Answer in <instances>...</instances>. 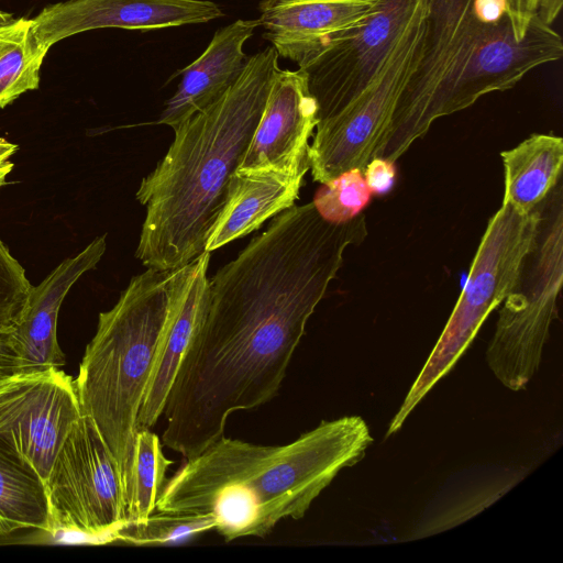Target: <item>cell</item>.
I'll use <instances>...</instances> for the list:
<instances>
[{
	"mask_svg": "<svg viewBox=\"0 0 563 563\" xmlns=\"http://www.w3.org/2000/svg\"><path fill=\"white\" fill-rule=\"evenodd\" d=\"M349 244L339 228L291 207L209 279L162 415L167 448L191 459L223 435L232 413L277 394Z\"/></svg>",
	"mask_w": 563,
	"mask_h": 563,
	"instance_id": "cell-1",
	"label": "cell"
},
{
	"mask_svg": "<svg viewBox=\"0 0 563 563\" xmlns=\"http://www.w3.org/2000/svg\"><path fill=\"white\" fill-rule=\"evenodd\" d=\"M373 441L360 416L322 421L284 445L222 435L167 478L156 510L211 515L214 530L227 542L264 537L283 519H301L343 468L364 457Z\"/></svg>",
	"mask_w": 563,
	"mask_h": 563,
	"instance_id": "cell-2",
	"label": "cell"
},
{
	"mask_svg": "<svg viewBox=\"0 0 563 563\" xmlns=\"http://www.w3.org/2000/svg\"><path fill=\"white\" fill-rule=\"evenodd\" d=\"M278 56L271 46L247 58L219 100L174 129L166 155L136 191L146 208L135 253L143 265L172 271L205 252L280 69Z\"/></svg>",
	"mask_w": 563,
	"mask_h": 563,
	"instance_id": "cell-3",
	"label": "cell"
},
{
	"mask_svg": "<svg viewBox=\"0 0 563 563\" xmlns=\"http://www.w3.org/2000/svg\"><path fill=\"white\" fill-rule=\"evenodd\" d=\"M173 272L147 268L131 279L110 310L99 313L74 379L81 413L93 420L118 462L122 483L169 311Z\"/></svg>",
	"mask_w": 563,
	"mask_h": 563,
	"instance_id": "cell-4",
	"label": "cell"
},
{
	"mask_svg": "<svg viewBox=\"0 0 563 563\" xmlns=\"http://www.w3.org/2000/svg\"><path fill=\"white\" fill-rule=\"evenodd\" d=\"M539 221L516 282L503 300L486 350L495 377L510 390L530 383L541 363L563 280L562 179L539 205Z\"/></svg>",
	"mask_w": 563,
	"mask_h": 563,
	"instance_id": "cell-5",
	"label": "cell"
},
{
	"mask_svg": "<svg viewBox=\"0 0 563 563\" xmlns=\"http://www.w3.org/2000/svg\"><path fill=\"white\" fill-rule=\"evenodd\" d=\"M539 216V205L522 212L503 202L489 219L446 325L391 419L386 437L401 428L434 384L451 371L488 314L509 294L534 239Z\"/></svg>",
	"mask_w": 563,
	"mask_h": 563,
	"instance_id": "cell-6",
	"label": "cell"
},
{
	"mask_svg": "<svg viewBox=\"0 0 563 563\" xmlns=\"http://www.w3.org/2000/svg\"><path fill=\"white\" fill-rule=\"evenodd\" d=\"M498 18L479 0H428L420 54L396 103L378 157L396 162L437 119L446 115L451 92L482 23Z\"/></svg>",
	"mask_w": 563,
	"mask_h": 563,
	"instance_id": "cell-7",
	"label": "cell"
},
{
	"mask_svg": "<svg viewBox=\"0 0 563 563\" xmlns=\"http://www.w3.org/2000/svg\"><path fill=\"white\" fill-rule=\"evenodd\" d=\"M428 0H422L366 88L343 110L319 121L308 148L316 181L327 183L351 168L364 170L378 156L400 93L418 60Z\"/></svg>",
	"mask_w": 563,
	"mask_h": 563,
	"instance_id": "cell-8",
	"label": "cell"
},
{
	"mask_svg": "<svg viewBox=\"0 0 563 563\" xmlns=\"http://www.w3.org/2000/svg\"><path fill=\"white\" fill-rule=\"evenodd\" d=\"M53 532L75 531L114 541L125 521L121 472L93 420L81 415L45 482Z\"/></svg>",
	"mask_w": 563,
	"mask_h": 563,
	"instance_id": "cell-9",
	"label": "cell"
},
{
	"mask_svg": "<svg viewBox=\"0 0 563 563\" xmlns=\"http://www.w3.org/2000/svg\"><path fill=\"white\" fill-rule=\"evenodd\" d=\"M421 1L375 0L362 22L335 34L298 64L317 102L318 122L339 113L366 88Z\"/></svg>",
	"mask_w": 563,
	"mask_h": 563,
	"instance_id": "cell-10",
	"label": "cell"
},
{
	"mask_svg": "<svg viewBox=\"0 0 563 563\" xmlns=\"http://www.w3.org/2000/svg\"><path fill=\"white\" fill-rule=\"evenodd\" d=\"M81 410L71 376L59 368L0 379V451L46 482Z\"/></svg>",
	"mask_w": 563,
	"mask_h": 563,
	"instance_id": "cell-11",
	"label": "cell"
},
{
	"mask_svg": "<svg viewBox=\"0 0 563 563\" xmlns=\"http://www.w3.org/2000/svg\"><path fill=\"white\" fill-rule=\"evenodd\" d=\"M561 35L537 15L522 38L515 36L508 14L485 20L451 92L446 115L468 108L481 97L516 86L532 69L559 60Z\"/></svg>",
	"mask_w": 563,
	"mask_h": 563,
	"instance_id": "cell-12",
	"label": "cell"
},
{
	"mask_svg": "<svg viewBox=\"0 0 563 563\" xmlns=\"http://www.w3.org/2000/svg\"><path fill=\"white\" fill-rule=\"evenodd\" d=\"M208 0H67L45 7L32 19L38 47L97 29L151 30L206 23L222 16Z\"/></svg>",
	"mask_w": 563,
	"mask_h": 563,
	"instance_id": "cell-13",
	"label": "cell"
},
{
	"mask_svg": "<svg viewBox=\"0 0 563 563\" xmlns=\"http://www.w3.org/2000/svg\"><path fill=\"white\" fill-rule=\"evenodd\" d=\"M318 123V106L300 70L279 69L262 117L236 169L307 173L309 139Z\"/></svg>",
	"mask_w": 563,
	"mask_h": 563,
	"instance_id": "cell-14",
	"label": "cell"
},
{
	"mask_svg": "<svg viewBox=\"0 0 563 563\" xmlns=\"http://www.w3.org/2000/svg\"><path fill=\"white\" fill-rule=\"evenodd\" d=\"M107 235H100L82 251L56 266L37 286H32L15 320L8 327L10 345L21 372L60 368L65 355L57 342V316L73 285L95 268L103 256Z\"/></svg>",
	"mask_w": 563,
	"mask_h": 563,
	"instance_id": "cell-15",
	"label": "cell"
},
{
	"mask_svg": "<svg viewBox=\"0 0 563 563\" xmlns=\"http://www.w3.org/2000/svg\"><path fill=\"white\" fill-rule=\"evenodd\" d=\"M209 261L210 252H203L173 272L169 311L139 411L137 431L151 429L163 415L180 360L208 303Z\"/></svg>",
	"mask_w": 563,
	"mask_h": 563,
	"instance_id": "cell-16",
	"label": "cell"
},
{
	"mask_svg": "<svg viewBox=\"0 0 563 563\" xmlns=\"http://www.w3.org/2000/svg\"><path fill=\"white\" fill-rule=\"evenodd\" d=\"M375 0H264L258 24L279 56L300 64L335 34L362 22Z\"/></svg>",
	"mask_w": 563,
	"mask_h": 563,
	"instance_id": "cell-17",
	"label": "cell"
},
{
	"mask_svg": "<svg viewBox=\"0 0 563 563\" xmlns=\"http://www.w3.org/2000/svg\"><path fill=\"white\" fill-rule=\"evenodd\" d=\"M258 20H236L220 29L203 53L181 69V80L157 123L177 125L219 100L241 76L247 57L244 43Z\"/></svg>",
	"mask_w": 563,
	"mask_h": 563,
	"instance_id": "cell-18",
	"label": "cell"
},
{
	"mask_svg": "<svg viewBox=\"0 0 563 563\" xmlns=\"http://www.w3.org/2000/svg\"><path fill=\"white\" fill-rule=\"evenodd\" d=\"M305 174L236 169L229 180L224 205L208 232L205 252L247 235L292 207Z\"/></svg>",
	"mask_w": 563,
	"mask_h": 563,
	"instance_id": "cell-19",
	"label": "cell"
},
{
	"mask_svg": "<svg viewBox=\"0 0 563 563\" xmlns=\"http://www.w3.org/2000/svg\"><path fill=\"white\" fill-rule=\"evenodd\" d=\"M507 202L522 212L540 205L561 179L563 140L532 134L516 147L500 153Z\"/></svg>",
	"mask_w": 563,
	"mask_h": 563,
	"instance_id": "cell-20",
	"label": "cell"
},
{
	"mask_svg": "<svg viewBox=\"0 0 563 563\" xmlns=\"http://www.w3.org/2000/svg\"><path fill=\"white\" fill-rule=\"evenodd\" d=\"M172 464L157 434L151 429L136 432L123 478L124 522H144L155 512Z\"/></svg>",
	"mask_w": 563,
	"mask_h": 563,
	"instance_id": "cell-21",
	"label": "cell"
},
{
	"mask_svg": "<svg viewBox=\"0 0 563 563\" xmlns=\"http://www.w3.org/2000/svg\"><path fill=\"white\" fill-rule=\"evenodd\" d=\"M53 532L46 487L37 474L0 451V534Z\"/></svg>",
	"mask_w": 563,
	"mask_h": 563,
	"instance_id": "cell-22",
	"label": "cell"
},
{
	"mask_svg": "<svg viewBox=\"0 0 563 563\" xmlns=\"http://www.w3.org/2000/svg\"><path fill=\"white\" fill-rule=\"evenodd\" d=\"M45 56L34 37L32 19L0 22V108L38 88Z\"/></svg>",
	"mask_w": 563,
	"mask_h": 563,
	"instance_id": "cell-23",
	"label": "cell"
},
{
	"mask_svg": "<svg viewBox=\"0 0 563 563\" xmlns=\"http://www.w3.org/2000/svg\"><path fill=\"white\" fill-rule=\"evenodd\" d=\"M214 528L216 522L211 515L158 512L144 522H123L115 531V539L137 545L170 544Z\"/></svg>",
	"mask_w": 563,
	"mask_h": 563,
	"instance_id": "cell-24",
	"label": "cell"
},
{
	"mask_svg": "<svg viewBox=\"0 0 563 563\" xmlns=\"http://www.w3.org/2000/svg\"><path fill=\"white\" fill-rule=\"evenodd\" d=\"M371 198L363 170L351 168L321 184L312 205L323 220L342 224L358 217Z\"/></svg>",
	"mask_w": 563,
	"mask_h": 563,
	"instance_id": "cell-25",
	"label": "cell"
},
{
	"mask_svg": "<svg viewBox=\"0 0 563 563\" xmlns=\"http://www.w3.org/2000/svg\"><path fill=\"white\" fill-rule=\"evenodd\" d=\"M31 287L24 268L0 238V330L15 320Z\"/></svg>",
	"mask_w": 563,
	"mask_h": 563,
	"instance_id": "cell-26",
	"label": "cell"
},
{
	"mask_svg": "<svg viewBox=\"0 0 563 563\" xmlns=\"http://www.w3.org/2000/svg\"><path fill=\"white\" fill-rule=\"evenodd\" d=\"M515 36L522 38L537 15L551 25L561 12L563 0H505Z\"/></svg>",
	"mask_w": 563,
	"mask_h": 563,
	"instance_id": "cell-27",
	"label": "cell"
},
{
	"mask_svg": "<svg viewBox=\"0 0 563 563\" xmlns=\"http://www.w3.org/2000/svg\"><path fill=\"white\" fill-rule=\"evenodd\" d=\"M363 175L372 195H385L395 184V162L378 156L373 157L366 164Z\"/></svg>",
	"mask_w": 563,
	"mask_h": 563,
	"instance_id": "cell-28",
	"label": "cell"
},
{
	"mask_svg": "<svg viewBox=\"0 0 563 563\" xmlns=\"http://www.w3.org/2000/svg\"><path fill=\"white\" fill-rule=\"evenodd\" d=\"M8 327L0 330V368L11 373H19L21 372V365L16 354L10 345Z\"/></svg>",
	"mask_w": 563,
	"mask_h": 563,
	"instance_id": "cell-29",
	"label": "cell"
},
{
	"mask_svg": "<svg viewBox=\"0 0 563 563\" xmlns=\"http://www.w3.org/2000/svg\"><path fill=\"white\" fill-rule=\"evenodd\" d=\"M19 146L0 136V189L7 185V177L13 169L11 157Z\"/></svg>",
	"mask_w": 563,
	"mask_h": 563,
	"instance_id": "cell-30",
	"label": "cell"
},
{
	"mask_svg": "<svg viewBox=\"0 0 563 563\" xmlns=\"http://www.w3.org/2000/svg\"><path fill=\"white\" fill-rule=\"evenodd\" d=\"M11 14L10 13H7L2 10H0V22H5V21H9L11 20Z\"/></svg>",
	"mask_w": 563,
	"mask_h": 563,
	"instance_id": "cell-31",
	"label": "cell"
},
{
	"mask_svg": "<svg viewBox=\"0 0 563 563\" xmlns=\"http://www.w3.org/2000/svg\"><path fill=\"white\" fill-rule=\"evenodd\" d=\"M11 374H14V373H11L9 371L0 368V379L5 377V376H8V375H11Z\"/></svg>",
	"mask_w": 563,
	"mask_h": 563,
	"instance_id": "cell-32",
	"label": "cell"
}]
</instances>
